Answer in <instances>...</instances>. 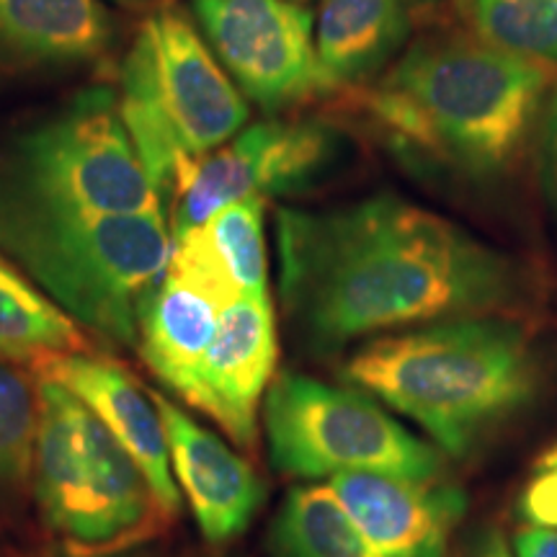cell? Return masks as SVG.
<instances>
[{
  "label": "cell",
  "instance_id": "obj_1",
  "mask_svg": "<svg viewBox=\"0 0 557 557\" xmlns=\"http://www.w3.org/2000/svg\"><path fill=\"white\" fill-rule=\"evenodd\" d=\"M276 233L284 305L320 348L517 295L511 261L398 197L320 214L282 209Z\"/></svg>",
  "mask_w": 557,
  "mask_h": 557
},
{
  "label": "cell",
  "instance_id": "obj_2",
  "mask_svg": "<svg viewBox=\"0 0 557 557\" xmlns=\"http://www.w3.org/2000/svg\"><path fill=\"white\" fill-rule=\"evenodd\" d=\"M547 83L540 62L483 39H423L372 101L377 120L406 143L470 173H496L527 143Z\"/></svg>",
  "mask_w": 557,
  "mask_h": 557
},
{
  "label": "cell",
  "instance_id": "obj_3",
  "mask_svg": "<svg viewBox=\"0 0 557 557\" xmlns=\"http://www.w3.org/2000/svg\"><path fill=\"white\" fill-rule=\"evenodd\" d=\"M171 246L165 212L96 214L0 191V256L111 344L137 348L139 308L165 276Z\"/></svg>",
  "mask_w": 557,
  "mask_h": 557
},
{
  "label": "cell",
  "instance_id": "obj_4",
  "mask_svg": "<svg viewBox=\"0 0 557 557\" xmlns=\"http://www.w3.org/2000/svg\"><path fill=\"white\" fill-rule=\"evenodd\" d=\"M344 377L462 455L532 395L534 361L517 325L465 318L374 341L348 361Z\"/></svg>",
  "mask_w": 557,
  "mask_h": 557
},
{
  "label": "cell",
  "instance_id": "obj_5",
  "mask_svg": "<svg viewBox=\"0 0 557 557\" xmlns=\"http://www.w3.org/2000/svg\"><path fill=\"white\" fill-rule=\"evenodd\" d=\"M39 380L34 496L73 557L122 555L173 519L135 457L58 382Z\"/></svg>",
  "mask_w": 557,
  "mask_h": 557
},
{
  "label": "cell",
  "instance_id": "obj_6",
  "mask_svg": "<svg viewBox=\"0 0 557 557\" xmlns=\"http://www.w3.org/2000/svg\"><path fill=\"white\" fill-rule=\"evenodd\" d=\"M120 81L122 122L163 205L181 165L218 150L248 120L243 94L171 0L143 21Z\"/></svg>",
  "mask_w": 557,
  "mask_h": 557
},
{
  "label": "cell",
  "instance_id": "obj_7",
  "mask_svg": "<svg viewBox=\"0 0 557 557\" xmlns=\"http://www.w3.org/2000/svg\"><path fill=\"white\" fill-rule=\"evenodd\" d=\"M0 191L96 214L165 212L109 88L21 135L0 158Z\"/></svg>",
  "mask_w": 557,
  "mask_h": 557
},
{
  "label": "cell",
  "instance_id": "obj_8",
  "mask_svg": "<svg viewBox=\"0 0 557 557\" xmlns=\"http://www.w3.org/2000/svg\"><path fill=\"white\" fill-rule=\"evenodd\" d=\"M263 421L271 459L297 478L387 472L436 480L444 468L434 447L367 395L302 374H282L271 385Z\"/></svg>",
  "mask_w": 557,
  "mask_h": 557
},
{
  "label": "cell",
  "instance_id": "obj_9",
  "mask_svg": "<svg viewBox=\"0 0 557 557\" xmlns=\"http://www.w3.org/2000/svg\"><path fill=\"white\" fill-rule=\"evenodd\" d=\"M336 156V137L323 124L263 122L233 143L181 165L169 205L171 240L199 227L214 212L248 197L308 186Z\"/></svg>",
  "mask_w": 557,
  "mask_h": 557
},
{
  "label": "cell",
  "instance_id": "obj_10",
  "mask_svg": "<svg viewBox=\"0 0 557 557\" xmlns=\"http://www.w3.org/2000/svg\"><path fill=\"white\" fill-rule=\"evenodd\" d=\"M220 65L238 90L269 111L325 90L315 54V18L292 0H191Z\"/></svg>",
  "mask_w": 557,
  "mask_h": 557
},
{
  "label": "cell",
  "instance_id": "obj_11",
  "mask_svg": "<svg viewBox=\"0 0 557 557\" xmlns=\"http://www.w3.org/2000/svg\"><path fill=\"white\" fill-rule=\"evenodd\" d=\"M276 367V323L269 295L240 297L220 312L218 333L181 389L240 447L256 442V413Z\"/></svg>",
  "mask_w": 557,
  "mask_h": 557
},
{
  "label": "cell",
  "instance_id": "obj_12",
  "mask_svg": "<svg viewBox=\"0 0 557 557\" xmlns=\"http://www.w3.org/2000/svg\"><path fill=\"white\" fill-rule=\"evenodd\" d=\"M333 493L382 557H444L465 513L455 485L387 472L333 475Z\"/></svg>",
  "mask_w": 557,
  "mask_h": 557
},
{
  "label": "cell",
  "instance_id": "obj_13",
  "mask_svg": "<svg viewBox=\"0 0 557 557\" xmlns=\"http://www.w3.org/2000/svg\"><path fill=\"white\" fill-rule=\"evenodd\" d=\"M29 369L37 377L58 382L101 418L103 426L143 468L165 511L176 517L181 496L173 480L163 418L152 395L143 393L127 369L94 351L52 354L32 361Z\"/></svg>",
  "mask_w": 557,
  "mask_h": 557
},
{
  "label": "cell",
  "instance_id": "obj_14",
  "mask_svg": "<svg viewBox=\"0 0 557 557\" xmlns=\"http://www.w3.org/2000/svg\"><path fill=\"white\" fill-rule=\"evenodd\" d=\"M169 442L171 470L194 511L201 534L214 545L246 532L263 500V483L233 449L199 426L176 403L150 393Z\"/></svg>",
  "mask_w": 557,
  "mask_h": 557
},
{
  "label": "cell",
  "instance_id": "obj_15",
  "mask_svg": "<svg viewBox=\"0 0 557 557\" xmlns=\"http://www.w3.org/2000/svg\"><path fill=\"white\" fill-rule=\"evenodd\" d=\"M111 34L99 0H0V86L99 60Z\"/></svg>",
  "mask_w": 557,
  "mask_h": 557
},
{
  "label": "cell",
  "instance_id": "obj_16",
  "mask_svg": "<svg viewBox=\"0 0 557 557\" xmlns=\"http://www.w3.org/2000/svg\"><path fill=\"white\" fill-rule=\"evenodd\" d=\"M263 207V197L240 199L173 238L165 274L201 292L220 310L240 297L267 295Z\"/></svg>",
  "mask_w": 557,
  "mask_h": 557
},
{
  "label": "cell",
  "instance_id": "obj_17",
  "mask_svg": "<svg viewBox=\"0 0 557 557\" xmlns=\"http://www.w3.org/2000/svg\"><path fill=\"white\" fill-rule=\"evenodd\" d=\"M220 308L181 278L165 274L139 308L137 351L156 377L181 393L218 333Z\"/></svg>",
  "mask_w": 557,
  "mask_h": 557
},
{
  "label": "cell",
  "instance_id": "obj_18",
  "mask_svg": "<svg viewBox=\"0 0 557 557\" xmlns=\"http://www.w3.org/2000/svg\"><path fill=\"white\" fill-rule=\"evenodd\" d=\"M408 37L403 0H325L315 54L325 88L369 78Z\"/></svg>",
  "mask_w": 557,
  "mask_h": 557
},
{
  "label": "cell",
  "instance_id": "obj_19",
  "mask_svg": "<svg viewBox=\"0 0 557 557\" xmlns=\"http://www.w3.org/2000/svg\"><path fill=\"white\" fill-rule=\"evenodd\" d=\"M94 351L86 333L0 256V357L29 367L52 354Z\"/></svg>",
  "mask_w": 557,
  "mask_h": 557
},
{
  "label": "cell",
  "instance_id": "obj_20",
  "mask_svg": "<svg viewBox=\"0 0 557 557\" xmlns=\"http://www.w3.org/2000/svg\"><path fill=\"white\" fill-rule=\"evenodd\" d=\"M37 434V374L0 357V529L16 524L34 493Z\"/></svg>",
  "mask_w": 557,
  "mask_h": 557
},
{
  "label": "cell",
  "instance_id": "obj_21",
  "mask_svg": "<svg viewBox=\"0 0 557 557\" xmlns=\"http://www.w3.org/2000/svg\"><path fill=\"white\" fill-rule=\"evenodd\" d=\"M276 557H382L331 485L295 487L274 527Z\"/></svg>",
  "mask_w": 557,
  "mask_h": 557
},
{
  "label": "cell",
  "instance_id": "obj_22",
  "mask_svg": "<svg viewBox=\"0 0 557 557\" xmlns=\"http://www.w3.org/2000/svg\"><path fill=\"white\" fill-rule=\"evenodd\" d=\"M472 21L487 45L557 65V0H472Z\"/></svg>",
  "mask_w": 557,
  "mask_h": 557
},
{
  "label": "cell",
  "instance_id": "obj_23",
  "mask_svg": "<svg viewBox=\"0 0 557 557\" xmlns=\"http://www.w3.org/2000/svg\"><path fill=\"white\" fill-rule=\"evenodd\" d=\"M545 148H542V165H545V186L549 199L557 209V90L549 103L547 120H545Z\"/></svg>",
  "mask_w": 557,
  "mask_h": 557
},
{
  "label": "cell",
  "instance_id": "obj_24",
  "mask_svg": "<svg viewBox=\"0 0 557 557\" xmlns=\"http://www.w3.org/2000/svg\"><path fill=\"white\" fill-rule=\"evenodd\" d=\"M519 557H557V532L547 527H529L517 534Z\"/></svg>",
  "mask_w": 557,
  "mask_h": 557
},
{
  "label": "cell",
  "instance_id": "obj_25",
  "mask_svg": "<svg viewBox=\"0 0 557 557\" xmlns=\"http://www.w3.org/2000/svg\"><path fill=\"white\" fill-rule=\"evenodd\" d=\"M465 557H511V549H508L504 534L498 529H485L468 547Z\"/></svg>",
  "mask_w": 557,
  "mask_h": 557
},
{
  "label": "cell",
  "instance_id": "obj_26",
  "mask_svg": "<svg viewBox=\"0 0 557 557\" xmlns=\"http://www.w3.org/2000/svg\"><path fill=\"white\" fill-rule=\"evenodd\" d=\"M107 557H127V555H124V553H122V555H107Z\"/></svg>",
  "mask_w": 557,
  "mask_h": 557
},
{
  "label": "cell",
  "instance_id": "obj_27",
  "mask_svg": "<svg viewBox=\"0 0 557 557\" xmlns=\"http://www.w3.org/2000/svg\"><path fill=\"white\" fill-rule=\"evenodd\" d=\"M122 3H132V0H122Z\"/></svg>",
  "mask_w": 557,
  "mask_h": 557
}]
</instances>
